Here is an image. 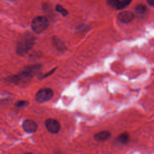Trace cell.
<instances>
[{
    "label": "cell",
    "instance_id": "6da1fadb",
    "mask_svg": "<svg viewBox=\"0 0 154 154\" xmlns=\"http://www.w3.org/2000/svg\"><path fill=\"white\" fill-rule=\"evenodd\" d=\"M35 38L31 33H25L20 36L17 45V53L24 55L33 47Z\"/></svg>",
    "mask_w": 154,
    "mask_h": 154
},
{
    "label": "cell",
    "instance_id": "7a4b0ae2",
    "mask_svg": "<svg viewBox=\"0 0 154 154\" xmlns=\"http://www.w3.org/2000/svg\"><path fill=\"white\" fill-rule=\"evenodd\" d=\"M49 25V21L45 16H37L31 22V28L33 31L39 34L45 31Z\"/></svg>",
    "mask_w": 154,
    "mask_h": 154
},
{
    "label": "cell",
    "instance_id": "3957f363",
    "mask_svg": "<svg viewBox=\"0 0 154 154\" xmlns=\"http://www.w3.org/2000/svg\"><path fill=\"white\" fill-rule=\"evenodd\" d=\"M54 94L52 89L45 88L40 89L37 91L35 95V100L39 103H43L50 100Z\"/></svg>",
    "mask_w": 154,
    "mask_h": 154
},
{
    "label": "cell",
    "instance_id": "277c9868",
    "mask_svg": "<svg viewBox=\"0 0 154 154\" xmlns=\"http://www.w3.org/2000/svg\"><path fill=\"white\" fill-rule=\"evenodd\" d=\"M32 75L33 74L31 72L26 69H24V70L21 72L20 73L13 76L11 78V81L16 84L26 82L31 79Z\"/></svg>",
    "mask_w": 154,
    "mask_h": 154
},
{
    "label": "cell",
    "instance_id": "5b68a950",
    "mask_svg": "<svg viewBox=\"0 0 154 154\" xmlns=\"http://www.w3.org/2000/svg\"><path fill=\"white\" fill-rule=\"evenodd\" d=\"M45 126L46 129L52 134H57L60 130V124L55 119H48L45 121Z\"/></svg>",
    "mask_w": 154,
    "mask_h": 154
},
{
    "label": "cell",
    "instance_id": "8992f818",
    "mask_svg": "<svg viewBox=\"0 0 154 154\" xmlns=\"http://www.w3.org/2000/svg\"><path fill=\"white\" fill-rule=\"evenodd\" d=\"M131 2V1L128 0H109L107 1L109 6L117 10H120L126 7Z\"/></svg>",
    "mask_w": 154,
    "mask_h": 154
},
{
    "label": "cell",
    "instance_id": "52a82bcc",
    "mask_svg": "<svg viewBox=\"0 0 154 154\" xmlns=\"http://www.w3.org/2000/svg\"><path fill=\"white\" fill-rule=\"evenodd\" d=\"M23 130L28 133H34L38 128L37 123L31 120H26L22 123Z\"/></svg>",
    "mask_w": 154,
    "mask_h": 154
},
{
    "label": "cell",
    "instance_id": "ba28073f",
    "mask_svg": "<svg viewBox=\"0 0 154 154\" xmlns=\"http://www.w3.org/2000/svg\"><path fill=\"white\" fill-rule=\"evenodd\" d=\"M117 18L121 22L128 23L131 22L134 19V14L131 11H123L118 14Z\"/></svg>",
    "mask_w": 154,
    "mask_h": 154
},
{
    "label": "cell",
    "instance_id": "9c48e42d",
    "mask_svg": "<svg viewBox=\"0 0 154 154\" xmlns=\"http://www.w3.org/2000/svg\"><path fill=\"white\" fill-rule=\"evenodd\" d=\"M111 137V133L108 131H102L94 135V138L97 141H103L108 139Z\"/></svg>",
    "mask_w": 154,
    "mask_h": 154
},
{
    "label": "cell",
    "instance_id": "30bf717a",
    "mask_svg": "<svg viewBox=\"0 0 154 154\" xmlns=\"http://www.w3.org/2000/svg\"><path fill=\"white\" fill-rule=\"evenodd\" d=\"M117 140L120 143L125 144L127 143L129 141V135L126 132L123 133V134H120L117 137Z\"/></svg>",
    "mask_w": 154,
    "mask_h": 154
},
{
    "label": "cell",
    "instance_id": "8fae6325",
    "mask_svg": "<svg viewBox=\"0 0 154 154\" xmlns=\"http://www.w3.org/2000/svg\"><path fill=\"white\" fill-rule=\"evenodd\" d=\"M55 10L57 12L60 13L63 16H66L68 14V11L64 7H63L60 4H57L56 5Z\"/></svg>",
    "mask_w": 154,
    "mask_h": 154
},
{
    "label": "cell",
    "instance_id": "7c38bea8",
    "mask_svg": "<svg viewBox=\"0 0 154 154\" xmlns=\"http://www.w3.org/2000/svg\"><path fill=\"white\" fill-rule=\"evenodd\" d=\"M146 7L143 4L137 5L135 8V12L139 14H144L146 11Z\"/></svg>",
    "mask_w": 154,
    "mask_h": 154
},
{
    "label": "cell",
    "instance_id": "4fadbf2b",
    "mask_svg": "<svg viewBox=\"0 0 154 154\" xmlns=\"http://www.w3.org/2000/svg\"><path fill=\"white\" fill-rule=\"evenodd\" d=\"M28 102L26 100H19L15 103V106L19 108H21V107L26 106V105H28Z\"/></svg>",
    "mask_w": 154,
    "mask_h": 154
},
{
    "label": "cell",
    "instance_id": "5bb4252c",
    "mask_svg": "<svg viewBox=\"0 0 154 154\" xmlns=\"http://www.w3.org/2000/svg\"><path fill=\"white\" fill-rule=\"evenodd\" d=\"M57 68H55V69H54L53 70H52L51 71H50V72H49L48 73H47L46 74H45L44 76H42V78H46V77H48V76H49L50 75H51L52 73H54V70L56 69Z\"/></svg>",
    "mask_w": 154,
    "mask_h": 154
},
{
    "label": "cell",
    "instance_id": "9a60e30c",
    "mask_svg": "<svg viewBox=\"0 0 154 154\" xmlns=\"http://www.w3.org/2000/svg\"><path fill=\"white\" fill-rule=\"evenodd\" d=\"M147 2L150 5L154 6V0H147Z\"/></svg>",
    "mask_w": 154,
    "mask_h": 154
},
{
    "label": "cell",
    "instance_id": "2e32d148",
    "mask_svg": "<svg viewBox=\"0 0 154 154\" xmlns=\"http://www.w3.org/2000/svg\"><path fill=\"white\" fill-rule=\"evenodd\" d=\"M25 154H33V153H29H29H25Z\"/></svg>",
    "mask_w": 154,
    "mask_h": 154
}]
</instances>
